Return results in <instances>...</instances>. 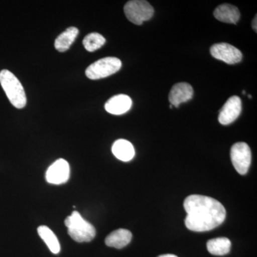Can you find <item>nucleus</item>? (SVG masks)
<instances>
[{
	"label": "nucleus",
	"mask_w": 257,
	"mask_h": 257,
	"mask_svg": "<svg viewBox=\"0 0 257 257\" xmlns=\"http://www.w3.org/2000/svg\"><path fill=\"white\" fill-rule=\"evenodd\" d=\"M184 207L187 216V229L197 232L211 231L224 222L226 209L220 202L206 196L190 195L186 198Z\"/></svg>",
	"instance_id": "f257e3e1"
},
{
	"label": "nucleus",
	"mask_w": 257,
	"mask_h": 257,
	"mask_svg": "<svg viewBox=\"0 0 257 257\" xmlns=\"http://www.w3.org/2000/svg\"><path fill=\"white\" fill-rule=\"evenodd\" d=\"M64 224L68 229V234L77 242H89L95 237L96 229L90 223L88 222L77 211H74L67 216Z\"/></svg>",
	"instance_id": "f03ea898"
},
{
	"label": "nucleus",
	"mask_w": 257,
	"mask_h": 257,
	"mask_svg": "<svg viewBox=\"0 0 257 257\" xmlns=\"http://www.w3.org/2000/svg\"><path fill=\"white\" fill-rule=\"evenodd\" d=\"M0 84L11 104L18 109L26 106L27 97L25 89L19 79L9 70L0 72Z\"/></svg>",
	"instance_id": "7ed1b4c3"
},
{
	"label": "nucleus",
	"mask_w": 257,
	"mask_h": 257,
	"mask_svg": "<svg viewBox=\"0 0 257 257\" xmlns=\"http://www.w3.org/2000/svg\"><path fill=\"white\" fill-rule=\"evenodd\" d=\"M121 62L116 57H104L89 65L86 69L88 78L96 80L105 78L117 72L121 69Z\"/></svg>",
	"instance_id": "20e7f679"
},
{
	"label": "nucleus",
	"mask_w": 257,
	"mask_h": 257,
	"mask_svg": "<svg viewBox=\"0 0 257 257\" xmlns=\"http://www.w3.org/2000/svg\"><path fill=\"white\" fill-rule=\"evenodd\" d=\"M124 11L128 21L135 25H142L153 17L154 10L152 5L145 0H133L126 3Z\"/></svg>",
	"instance_id": "39448f33"
},
{
	"label": "nucleus",
	"mask_w": 257,
	"mask_h": 257,
	"mask_svg": "<svg viewBox=\"0 0 257 257\" xmlns=\"http://www.w3.org/2000/svg\"><path fill=\"white\" fill-rule=\"evenodd\" d=\"M231 160L238 173L246 175L251 165V150L247 144L238 143L234 144L231 149Z\"/></svg>",
	"instance_id": "423d86ee"
},
{
	"label": "nucleus",
	"mask_w": 257,
	"mask_h": 257,
	"mask_svg": "<svg viewBox=\"0 0 257 257\" xmlns=\"http://www.w3.org/2000/svg\"><path fill=\"white\" fill-rule=\"evenodd\" d=\"M210 53L216 60L229 64L239 63L243 57L241 51L227 43H218L212 45Z\"/></svg>",
	"instance_id": "0eeeda50"
},
{
	"label": "nucleus",
	"mask_w": 257,
	"mask_h": 257,
	"mask_svg": "<svg viewBox=\"0 0 257 257\" xmlns=\"http://www.w3.org/2000/svg\"><path fill=\"white\" fill-rule=\"evenodd\" d=\"M70 168L68 162L63 159L56 161L49 167L46 172V180L48 183L62 184L69 180Z\"/></svg>",
	"instance_id": "6e6552de"
},
{
	"label": "nucleus",
	"mask_w": 257,
	"mask_h": 257,
	"mask_svg": "<svg viewBox=\"0 0 257 257\" xmlns=\"http://www.w3.org/2000/svg\"><path fill=\"white\" fill-rule=\"evenodd\" d=\"M242 109L241 99L237 96L230 97L224 105L219 111V123L223 125H228L234 122L239 117Z\"/></svg>",
	"instance_id": "1a4fd4ad"
},
{
	"label": "nucleus",
	"mask_w": 257,
	"mask_h": 257,
	"mask_svg": "<svg viewBox=\"0 0 257 257\" xmlns=\"http://www.w3.org/2000/svg\"><path fill=\"white\" fill-rule=\"evenodd\" d=\"M193 94V88L188 83H177L171 89L169 94V100L172 105L178 108L182 103L190 100Z\"/></svg>",
	"instance_id": "9d476101"
},
{
	"label": "nucleus",
	"mask_w": 257,
	"mask_h": 257,
	"mask_svg": "<svg viewBox=\"0 0 257 257\" xmlns=\"http://www.w3.org/2000/svg\"><path fill=\"white\" fill-rule=\"evenodd\" d=\"M132 105L133 101L130 96L126 94H117L106 101L104 108L111 114L120 115L130 110Z\"/></svg>",
	"instance_id": "9b49d317"
},
{
	"label": "nucleus",
	"mask_w": 257,
	"mask_h": 257,
	"mask_svg": "<svg viewBox=\"0 0 257 257\" xmlns=\"http://www.w3.org/2000/svg\"><path fill=\"white\" fill-rule=\"evenodd\" d=\"M216 20L224 23L236 25L240 19L239 10L234 5L223 4L219 5L214 12Z\"/></svg>",
	"instance_id": "f8f14e48"
},
{
	"label": "nucleus",
	"mask_w": 257,
	"mask_h": 257,
	"mask_svg": "<svg viewBox=\"0 0 257 257\" xmlns=\"http://www.w3.org/2000/svg\"><path fill=\"white\" fill-rule=\"evenodd\" d=\"M133 234L127 229H119L110 233L105 239L106 246L116 248H122L131 241Z\"/></svg>",
	"instance_id": "ddd939ff"
},
{
	"label": "nucleus",
	"mask_w": 257,
	"mask_h": 257,
	"mask_svg": "<svg viewBox=\"0 0 257 257\" xmlns=\"http://www.w3.org/2000/svg\"><path fill=\"white\" fill-rule=\"evenodd\" d=\"M111 151L118 160L123 162H128L133 160L135 155L133 145L126 140H116L113 144Z\"/></svg>",
	"instance_id": "4468645a"
},
{
	"label": "nucleus",
	"mask_w": 257,
	"mask_h": 257,
	"mask_svg": "<svg viewBox=\"0 0 257 257\" xmlns=\"http://www.w3.org/2000/svg\"><path fill=\"white\" fill-rule=\"evenodd\" d=\"M79 34V30L75 27H70L57 37L55 42L56 50L60 52L69 50Z\"/></svg>",
	"instance_id": "2eb2a0df"
},
{
	"label": "nucleus",
	"mask_w": 257,
	"mask_h": 257,
	"mask_svg": "<svg viewBox=\"0 0 257 257\" xmlns=\"http://www.w3.org/2000/svg\"><path fill=\"white\" fill-rule=\"evenodd\" d=\"M207 250L209 253L215 256H224L229 253L231 243L228 238L219 237L208 241Z\"/></svg>",
	"instance_id": "dca6fc26"
},
{
	"label": "nucleus",
	"mask_w": 257,
	"mask_h": 257,
	"mask_svg": "<svg viewBox=\"0 0 257 257\" xmlns=\"http://www.w3.org/2000/svg\"><path fill=\"white\" fill-rule=\"evenodd\" d=\"M38 234L42 239L45 241L47 246L52 253L55 254L60 253V243L57 239L55 233L47 226H40L37 229Z\"/></svg>",
	"instance_id": "f3484780"
},
{
	"label": "nucleus",
	"mask_w": 257,
	"mask_h": 257,
	"mask_svg": "<svg viewBox=\"0 0 257 257\" xmlns=\"http://www.w3.org/2000/svg\"><path fill=\"white\" fill-rule=\"evenodd\" d=\"M105 42V38L102 35L97 32H92L84 37L83 45L88 52H92L100 49Z\"/></svg>",
	"instance_id": "a211bd4d"
},
{
	"label": "nucleus",
	"mask_w": 257,
	"mask_h": 257,
	"mask_svg": "<svg viewBox=\"0 0 257 257\" xmlns=\"http://www.w3.org/2000/svg\"><path fill=\"white\" fill-rule=\"evenodd\" d=\"M256 16H255V18L254 19H253V21H252V28H253V30H254L255 32H256V30H257V27H256V22H257V20H256Z\"/></svg>",
	"instance_id": "6ab92c4d"
},
{
	"label": "nucleus",
	"mask_w": 257,
	"mask_h": 257,
	"mask_svg": "<svg viewBox=\"0 0 257 257\" xmlns=\"http://www.w3.org/2000/svg\"><path fill=\"white\" fill-rule=\"evenodd\" d=\"M158 257H178L176 256V255L174 254H163V255H160V256H159Z\"/></svg>",
	"instance_id": "aec40b11"
},
{
	"label": "nucleus",
	"mask_w": 257,
	"mask_h": 257,
	"mask_svg": "<svg viewBox=\"0 0 257 257\" xmlns=\"http://www.w3.org/2000/svg\"><path fill=\"white\" fill-rule=\"evenodd\" d=\"M170 109H172V107H173V105H172V104H170Z\"/></svg>",
	"instance_id": "412c9836"
},
{
	"label": "nucleus",
	"mask_w": 257,
	"mask_h": 257,
	"mask_svg": "<svg viewBox=\"0 0 257 257\" xmlns=\"http://www.w3.org/2000/svg\"><path fill=\"white\" fill-rule=\"evenodd\" d=\"M248 97H249V98H251V95H248Z\"/></svg>",
	"instance_id": "4be33fe9"
}]
</instances>
